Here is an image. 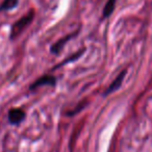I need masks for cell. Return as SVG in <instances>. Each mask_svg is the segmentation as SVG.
Here are the masks:
<instances>
[{"instance_id":"5b68a950","label":"cell","mask_w":152,"mask_h":152,"mask_svg":"<svg viewBox=\"0 0 152 152\" xmlns=\"http://www.w3.org/2000/svg\"><path fill=\"white\" fill-rule=\"evenodd\" d=\"M76 34H77V32H75L74 34H69V36L61 39L58 42H56L54 45H52V47H51V52L54 53V54H58V53L61 51V49L65 47V45L68 43V41L71 40V39L73 38L74 36H76Z\"/></svg>"},{"instance_id":"6da1fadb","label":"cell","mask_w":152,"mask_h":152,"mask_svg":"<svg viewBox=\"0 0 152 152\" xmlns=\"http://www.w3.org/2000/svg\"><path fill=\"white\" fill-rule=\"evenodd\" d=\"M34 18V11H30L27 14L23 16L22 18H20L18 21H16L14 23L13 27L11 30V39H16L30 25V23L32 22Z\"/></svg>"},{"instance_id":"3957f363","label":"cell","mask_w":152,"mask_h":152,"mask_svg":"<svg viewBox=\"0 0 152 152\" xmlns=\"http://www.w3.org/2000/svg\"><path fill=\"white\" fill-rule=\"evenodd\" d=\"M25 118V112L21 108H13L9 113V121L12 124H19Z\"/></svg>"},{"instance_id":"52a82bcc","label":"cell","mask_w":152,"mask_h":152,"mask_svg":"<svg viewBox=\"0 0 152 152\" xmlns=\"http://www.w3.org/2000/svg\"><path fill=\"white\" fill-rule=\"evenodd\" d=\"M19 0H4L0 5V11H10L18 4Z\"/></svg>"},{"instance_id":"277c9868","label":"cell","mask_w":152,"mask_h":152,"mask_svg":"<svg viewBox=\"0 0 152 152\" xmlns=\"http://www.w3.org/2000/svg\"><path fill=\"white\" fill-rule=\"evenodd\" d=\"M125 75H126V70H123L122 72H121L120 74H119L118 76H117V78L115 79L114 81H113L112 83H110V87L106 89L105 93H104V95H110V93H114L115 91H117V90L119 89V88L121 87V85H122V81L123 79H124Z\"/></svg>"},{"instance_id":"7a4b0ae2","label":"cell","mask_w":152,"mask_h":152,"mask_svg":"<svg viewBox=\"0 0 152 152\" xmlns=\"http://www.w3.org/2000/svg\"><path fill=\"white\" fill-rule=\"evenodd\" d=\"M55 83H56V78H55L53 75H43L42 77H40L39 79H37L31 86H30L29 89L31 90H36L40 87H43V86H51V87H54Z\"/></svg>"},{"instance_id":"8992f818","label":"cell","mask_w":152,"mask_h":152,"mask_svg":"<svg viewBox=\"0 0 152 152\" xmlns=\"http://www.w3.org/2000/svg\"><path fill=\"white\" fill-rule=\"evenodd\" d=\"M115 7H116V0H108L106 2L105 7L103 9V13H102V18H107L113 14L115 11Z\"/></svg>"}]
</instances>
